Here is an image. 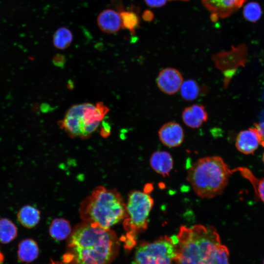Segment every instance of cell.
Masks as SVG:
<instances>
[{"label":"cell","mask_w":264,"mask_h":264,"mask_svg":"<svg viewBox=\"0 0 264 264\" xmlns=\"http://www.w3.org/2000/svg\"><path fill=\"white\" fill-rule=\"evenodd\" d=\"M208 113L204 106L194 104L184 109L182 112L183 122L192 128H198L208 120Z\"/></svg>","instance_id":"13"},{"label":"cell","mask_w":264,"mask_h":264,"mask_svg":"<svg viewBox=\"0 0 264 264\" xmlns=\"http://www.w3.org/2000/svg\"><path fill=\"white\" fill-rule=\"evenodd\" d=\"M17 218L24 227L31 229L40 222L41 212L36 207L29 204L22 206L17 213Z\"/></svg>","instance_id":"15"},{"label":"cell","mask_w":264,"mask_h":264,"mask_svg":"<svg viewBox=\"0 0 264 264\" xmlns=\"http://www.w3.org/2000/svg\"></svg>","instance_id":"36"},{"label":"cell","mask_w":264,"mask_h":264,"mask_svg":"<svg viewBox=\"0 0 264 264\" xmlns=\"http://www.w3.org/2000/svg\"><path fill=\"white\" fill-rule=\"evenodd\" d=\"M119 248L114 231L83 221L74 227L68 237L63 261L66 264H110Z\"/></svg>","instance_id":"1"},{"label":"cell","mask_w":264,"mask_h":264,"mask_svg":"<svg viewBox=\"0 0 264 264\" xmlns=\"http://www.w3.org/2000/svg\"><path fill=\"white\" fill-rule=\"evenodd\" d=\"M260 145H264V140L256 128L242 131L236 139V147L245 154H253Z\"/></svg>","instance_id":"9"},{"label":"cell","mask_w":264,"mask_h":264,"mask_svg":"<svg viewBox=\"0 0 264 264\" xmlns=\"http://www.w3.org/2000/svg\"><path fill=\"white\" fill-rule=\"evenodd\" d=\"M4 260V256L3 254L0 250V264L3 263Z\"/></svg>","instance_id":"32"},{"label":"cell","mask_w":264,"mask_h":264,"mask_svg":"<svg viewBox=\"0 0 264 264\" xmlns=\"http://www.w3.org/2000/svg\"><path fill=\"white\" fill-rule=\"evenodd\" d=\"M39 249L37 242L31 238L22 240L18 244L17 255L22 262L29 263L38 256Z\"/></svg>","instance_id":"16"},{"label":"cell","mask_w":264,"mask_h":264,"mask_svg":"<svg viewBox=\"0 0 264 264\" xmlns=\"http://www.w3.org/2000/svg\"><path fill=\"white\" fill-rule=\"evenodd\" d=\"M153 205V198L145 191L135 190L129 194L123 220L126 231L124 240L126 249H131L136 244V235L147 228Z\"/></svg>","instance_id":"6"},{"label":"cell","mask_w":264,"mask_h":264,"mask_svg":"<svg viewBox=\"0 0 264 264\" xmlns=\"http://www.w3.org/2000/svg\"><path fill=\"white\" fill-rule=\"evenodd\" d=\"M72 40V33L66 27L58 28L53 36V44L56 48L59 49L67 48L71 44Z\"/></svg>","instance_id":"20"},{"label":"cell","mask_w":264,"mask_h":264,"mask_svg":"<svg viewBox=\"0 0 264 264\" xmlns=\"http://www.w3.org/2000/svg\"><path fill=\"white\" fill-rule=\"evenodd\" d=\"M246 0H201L203 5L211 14L219 18L229 17L239 8Z\"/></svg>","instance_id":"10"},{"label":"cell","mask_w":264,"mask_h":264,"mask_svg":"<svg viewBox=\"0 0 264 264\" xmlns=\"http://www.w3.org/2000/svg\"><path fill=\"white\" fill-rule=\"evenodd\" d=\"M102 128L100 131L101 135L104 137H107L110 134V128L109 124L105 121H102Z\"/></svg>","instance_id":"27"},{"label":"cell","mask_w":264,"mask_h":264,"mask_svg":"<svg viewBox=\"0 0 264 264\" xmlns=\"http://www.w3.org/2000/svg\"><path fill=\"white\" fill-rule=\"evenodd\" d=\"M50 106L46 103L42 104L41 106V110L43 112H48L50 110Z\"/></svg>","instance_id":"30"},{"label":"cell","mask_w":264,"mask_h":264,"mask_svg":"<svg viewBox=\"0 0 264 264\" xmlns=\"http://www.w3.org/2000/svg\"><path fill=\"white\" fill-rule=\"evenodd\" d=\"M179 90L182 97L187 101L195 99L199 93L198 85L192 79H188L183 82Z\"/></svg>","instance_id":"21"},{"label":"cell","mask_w":264,"mask_h":264,"mask_svg":"<svg viewBox=\"0 0 264 264\" xmlns=\"http://www.w3.org/2000/svg\"><path fill=\"white\" fill-rule=\"evenodd\" d=\"M18 234V228L13 221L5 217L0 219V243H10L16 238Z\"/></svg>","instance_id":"19"},{"label":"cell","mask_w":264,"mask_h":264,"mask_svg":"<svg viewBox=\"0 0 264 264\" xmlns=\"http://www.w3.org/2000/svg\"><path fill=\"white\" fill-rule=\"evenodd\" d=\"M243 15L246 20L251 22H255L262 15L261 8L258 3L249 2L244 6Z\"/></svg>","instance_id":"22"},{"label":"cell","mask_w":264,"mask_h":264,"mask_svg":"<svg viewBox=\"0 0 264 264\" xmlns=\"http://www.w3.org/2000/svg\"><path fill=\"white\" fill-rule=\"evenodd\" d=\"M125 206L122 196L116 189L100 186L83 200L79 214L84 221L110 229L124 219Z\"/></svg>","instance_id":"3"},{"label":"cell","mask_w":264,"mask_h":264,"mask_svg":"<svg viewBox=\"0 0 264 264\" xmlns=\"http://www.w3.org/2000/svg\"><path fill=\"white\" fill-rule=\"evenodd\" d=\"M229 251L227 248L222 244L219 248L213 264H229Z\"/></svg>","instance_id":"24"},{"label":"cell","mask_w":264,"mask_h":264,"mask_svg":"<svg viewBox=\"0 0 264 264\" xmlns=\"http://www.w3.org/2000/svg\"><path fill=\"white\" fill-rule=\"evenodd\" d=\"M176 237V264H213L222 244L219 234L212 226H181Z\"/></svg>","instance_id":"2"},{"label":"cell","mask_w":264,"mask_h":264,"mask_svg":"<svg viewBox=\"0 0 264 264\" xmlns=\"http://www.w3.org/2000/svg\"><path fill=\"white\" fill-rule=\"evenodd\" d=\"M72 231L69 222L63 218L54 219L49 226L50 236L58 241L68 238Z\"/></svg>","instance_id":"17"},{"label":"cell","mask_w":264,"mask_h":264,"mask_svg":"<svg viewBox=\"0 0 264 264\" xmlns=\"http://www.w3.org/2000/svg\"><path fill=\"white\" fill-rule=\"evenodd\" d=\"M176 235L164 236L150 242L140 243L136 248V264H172L177 253Z\"/></svg>","instance_id":"7"},{"label":"cell","mask_w":264,"mask_h":264,"mask_svg":"<svg viewBox=\"0 0 264 264\" xmlns=\"http://www.w3.org/2000/svg\"><path fill=\"white\" fill-rule=\"evenodd\" d=\"M255 128L257 129L263 139L264 140V121L256 125Z\"/></svg>","instance_id":"29"},{"label":"cell","mask_w":264,"mask_h":264,"mask_svg":"<svg viewBox=\"0 0 264 264\" xmlns=\"http://www.w3.org/2000/svg\"><path fill=\"white\" fill-rule=\"evenodd\" d=\"M218 18L219 17L216 14H211V19L212 21L216 22L218 20Z\"/></svg>","instance_id":"31"},{"label":"cell","mask_w":264,"mask_h":264,"mask_svg":"<svg viewBox=\"0 0 264 264\" xmlns=\"http://www.w3.org/2000/svg\"><path fill=\"white\" fill-rule=\"evenodd\" d=\"M232 173L221 157L206 156L189 168L187 180L198 196L210 199L222 193Z\"/></svg>","instance_id":"4"},{"label":"cell","mask_w":264,"mask_h":264,"mask_svg":"<svg viewBox=\"0 0 264 264\" xmlns=\"http://www.w3.org/2000/svg\"><path fill=\"white\" fill-rule=\"evenodd\" d=\"M244 176L250 180L253 185L255 193L258 198L264 202V177L257 179L248 170H244Z\"/></svg>","instance_id":"23"},{"label":"cell","mask_w":264,"mask_h":264,"mask_svg":"<svg viewBox=\"0 0 264 264\" xmlns=\"http://www.w3.org/2000/svg\"><path fill=\"white\" fill-rule=\"evenodd\" d=\"M49 264H65L63 262H54L51 260V263H50Z\"/></svg>","instance_id":"33"},{"label":"cell","mask_w":264,"mask_h":264,"mask_svg":"<svg viewBox=\"0 0 264 264\" xmlns=\"http://www.w3.org/2000/svg\"><path fill=\"white\" fill-rule=\"evenodd\" d=\"M116 7L121 18L122 27L129 30L131 34L134 35L139 26L138 15L133 11L124 10L121 1L116 3Z\"/></svg>","instance_id":"18"},{"label":"cell","mask_w":264,"mask_h":264,"mask_svg":"<svg viewBox=\"0 0 264 264\" xmlns=\"http://www.w3.org/2000/svg\"><path fill=\"white\" fill-rule=\"evenodd\" d=\"M263 162L264 163V153L263 155Z\"/></svg>","instance_id":"34"},{"label":"cell","mask_w":264,"mask_h":264,"mask_svg":"<svg viewBox=\"0 0 264 264\" xmlns=\"http://www.w3.org/2000/svg\"><path fill=\"white\" fill-rule=\"evenodd\" d=\"M146 3L151 7H160L164 5L167 0H144Z\"/></svg>","instance_id":"26"},{"label":"cell","mask_w":264,"mask_h":264,"mask_svg":"<svg viewBox=\"0 0 264 264\" xmlns=\"http://www.w3.org/2000/svg\"><path fill=\"white\" fill-rule=\"evenodd\" d=\"M97 23L103 32L112 34L122 28L121 20L119 12L112 9H106L98 15Z\"/></svg>","instance_id":"12"},{"label":"cell","mask_w":264,"mask_h":264,"mask_svg":"<svg viewBox=\"0 0 264 264\" xmlns=\"http://www.w3.org/2000/svg\"><path fill=\"white\" fill-rule=\"evenodd\" d=\"M52 61L55 66L63 68L66 62V58L61 54H57L54 56Z\"/></svg>","instance_id":"25"},{"label":"cell","mask_w":264,"mask_h":264,"mask_svg":"<svg viewBox=\"0 0 264 264\" xmlns=\"http://www.w3.org/2000/svg\"><path fill=\"white\" fill-rule=\"evenodd\" d=\"M142 18L145 21L150 22L154 18V14L151 11L146 10L143 13Z\"/></svg>","instance_id":"28"},{"label":"cell","mask_w":264,"mask_h":264,"mask_svg":"<svg viewBox=\"0 0 264 264\" xmlns=\"http://www.w3.org/2000/svg\"><path fill=\"white\" fill-rule=\"evenodd\" d=\"M263 264H264V261H263Z\"/></svg>","instance_id":"35"},{"label":"cell","mask_w":264,"mask_h":264,"mask_svg":"<svg viewBox=\"0 0 264 264\" xmlns=\"http://www.w3.org/2000/svg\"><path fill=\"white\" fill-rule=\"evenodd\" d=\"M150 164L155 172L165 177L169 175L173 169V160L168 152L156 151L152 154Z\"/></svg>","instance_id":"14"},{"label":"cell","mask_w":264,"mask_h":264,"mask_svg":"<svg viewBox=\"0 0 264 264\" xmlns=\"http://www.w3.org/2000/svg\"><path fill=\"white\" fill-rule=\"evenodd\" d=\"M161 142L169 147H176L183 141L184 133L181 126L175 122H169L162 125L158 131Z\"/></svg>","instance_id":"11"},{"label":"cell","mask_w":264,"mask_h":264,"mask_svg":"<svg viewBox=\"0 0 264 264\" xmlns=\"http://www.w3.org/2000/svg\"><path fill=\"white\" fill-rule=\"evenodd\" d=\"M183 82L181 73L172 67L162 69L156 78V84L159 89L164 93L170 95L177 92Z\"/></svg>","instance_id":"8"},{"label":"cell","mask_w":264,"mask_h":264,"mask_svg":"<svg viewBox=\"0 0 264 264\" xmlns=\"http://www.w3.org/2000/svg\"><path fill=\"white\" fill-rule=\"evenodd\" d=\"M109 111L102 102L95 105L89 103L74 105L67 110L59 124L70 137L86 139L97 130Z\"/></svg>","instance_id":"5"}]
</instances>
